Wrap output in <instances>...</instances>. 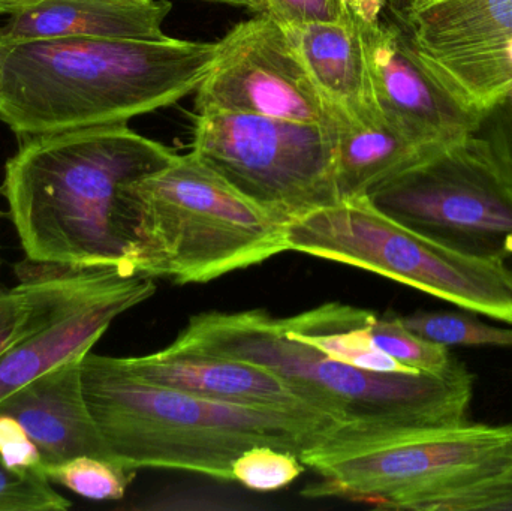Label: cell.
I'll return each mask as SVG.
<instances>
[{
    "instance_id": "44dd1931",
    "label": "cell",
    "mask_w": 512,
    "mask_h": 511,
    "mask_svg": "<svg viewBox=\"0 0 512 511\" xmlns=\"http://www.w3.org/2000/svg\"><path fill=\"white\" fill-rule=\"evenodd\" d=\"M466 312L417 311L402 321L411 332L447 348H512V326H492Z\"/></svg>"
},
{
    "instance_id": "d4e9b609",
    "label": "cell",
    "mask_w": 512,
    "mask_h": 511,
    "mask_svg": "<svg viewBox=\"0 0 512 511\" xmlns=\"http://www.w3.org/2000/svg\"><path fill=\"white\" fill-rule=\"evenodd\" d=\"M72 504L45 473L15 470L0 459V511H66Z\"/></svg>"
},
{
    "instance_id": "e0dca14e",
    "label": "cell",
    "mask_w": 512,
    "mask_h": 511,
    "mask_svg": "<svg viewBox=\"0 0 512 511\" xmlns=\"http://www.w3.org/2000/svg\"><path fill=\"white\" fill-rule=\"evenodd\" d=\"M286 29L313 83L334 110L357 120L381 114L370 90L363 38L348 5L337 20Z\"/></svg>"
},
{
    "instance_id": "d6a6232c",
    "label": "cell",
    "mask_w": 512,
    "mask_h": 511,
    "mask_svg": "<svg viewBox=\"0 0 512 511\" xmlns=\"http://www.w3.org/2000/svg\"><path fill=\"white\" fill-rule=\"evenodd\" d=\"M505 264H507L508 267H510V269L512 270V254L511 255H508L507 258H505Z\"/></svg>"
},
{
    "instance_id": "603a6c76",
    "label": "cell",
    "mask_w": 512,
    "mask_h": 511,
    "mask_svg": "<svg viewBox=\"0 0 512 511\" xmlns=\"http://www.w3.org/2000/svg\"><path fill=\"white\" fill-rule=\"evenodd\" d=\"M372 338L382 353L405 366L409 371L441 375L450 371L457 362L444 345L435 344L411 332L403 324L402 317L385 314L376 317Z\"/></svg>"
},
{
    "instance_id": "30bf717a",
    "label": "cell",
    "mask_w": 512,
    "mask_h": 511,
    "mask_svg": "<svg viewBox=\"0 0 512 511\" xmlns=\"http://www.w3.org/2000/svg\"><path fill=\"white\" fill-rule=\"evenodd\" d=\"M195 111L336 125L334 108L313 83L291 33L265 14L242 21L218 42Z\"/></svg>"
},
{
    "instance_id": "ffe728a7",
    "label": "cell",
    "mask_w": 512,
    "mask_h": 511,
    "mask_svg": "<svg viewBox=\"0 0 512 511\" xmlns=\"http://www.w3.org/2000/svg\"><path fill=\"white\" fill-rule=\"evenodd\" d=\"M18 285L0 288V356L47 317L53 291L51 263L26 258L15 266Z\"/></svg>"
},
{
    "instance_id": "4fadbf2b",
    "label": "cell",
    "mask_w": 512,
    "mask_h": 511,
    "mask_svg": "<svg viewBox=\"0 0 512 511\" xmlns=\"http://www.w3.org/2000/svg\"><path fill=\"white\" fill-rule=\"evenodd\" d=\"M357 20L373 102L381 116L426 149L466 140L478 117L433 78L385 0H346Z\"/></svg>"
},
{
    "instance_id": "83f0119b",
    "label": "cell",
    "mask_w": 512,
    "mask_h": 511,
    "mask_svg": "<svg viewBox=\"0 0 512 511\" xmlns=\"http://www.w3.org/2000/svg\"><path fill=\"white\" fill-rule=\"evenodd\" d=\"M346 0H259L258 14H265L285 27L342 17Z\"/></svg>"
},
{
    "instance_id": "ba28073f",
    "label": "cell",
    "mask_w": 512,
    "mask_h": 511,
    "mask_svg": "<svg viewBox=\"0 0 512 511\" xmlns=\"http://www.w3.org/2000/svg\"><path fill=\"white\" fill-rule=\"evenodd\" d=\"M191 152L285 224L339 201L336 125L201 113L195 116Z\"/></svg>"
},
{
    "instance_id": "52a82bcc",
    "label": "cell",
    "mask_w": 512,
    "mask_h": 511,
    "mask_svg": "<svg viewBox=\"0 0 512 511\" xmlns=\"http://www.w3.org/2000/svg\"><path fill=\"white\" fill-rule=\"evenodd\" d=\"M286 245L512 326V270L504 260L447 248L394 221L366 197L337 201L288 222Z\"/></svg>"
},
{
    "instance_id": "9c48e42d",
    "label": "cell",
    "mask_w": 512,
    "mask_h": 511,
    "mask_svg": "<svg viewBox=\"0 0 512 511\" xmlns=\"http://www.w3.org/2000/svg\"><path fill=\"white\" fill-rule=\"evenodd\" d=\"M366 198L454 251L487 260L512 254V188L472 134L394 174Z\"/></svg>"
},
{
    "instance_id": "d6986e66",
    "label": "cell",
    "mask_w": 512,
    "mask_h": 511,
    "mask_svg": "<svg viewBox=\"0 0 512 511\" xmlns=\"http://www.w3.org/2000/svg\"><path fill=\"white\" fill-rule=\"evenodd\" d=\"M378 315L342 303H325L289 318H279L289 338L304 342L331 359L372 372H414L382 353L372 338Z\"/></svg>"
},
{
    "instance_id": "2e32d148",
    "label": "cell",
    "mask_w": 512,
    "mask_h": 511,
    "mask_svg": "<svg viewBox=\"0 0 512 511\" xmlns=\"http://www.w3.org/2000/svg\"><path fill=\"white\" fill-rule=\"evenodd\" d=\"M171 3L155 0H45L12 15L0 41L53 38L164 39Z\"/></svg>"
},
{
    "instance_id": "277c9868",
    "label": "cell",
    "mask_w": 512,
    "mask_h": 511,
    "mask_svg": "<svg viewBox=\"0 0 512 511\" xmlns=\"http://www.w3.org/2000/svg\"><path fill=\"white\" fill-rule=\"evenodd\" d=\"M83 392L111 458L131 470L162 468L234 482L246 450L270 446L301 456L337 426L282 411L201 398L138 380L116 357L81 362Z\"/></svg>"
},
{
    "instance_id": "7a4b0ae2",
    "label": "cell",
    "mask_w": 512,
    "mask_h": 511,
    "mask_svg": "<svg viewBox=\"0 0 512 511\" xmlns=\"http://www.w3.org/2000/svg\"><path fill=\"white\" fill-rule=\"evenodd\" d=\"M0 122L21 138L120 125L200 87L218 42L53 38L0 41Z\"/></svg>"
},
{
    "instance_id": "ac0fdd59",
    "label": "cell",
    "mask_w": 512,
    "mask_h": 511,
    "mask_svg": "<svg viewBox=\"0 0 512 511\" xmlns=\"http://www.w3.org/2000/svg\"><path fill=\"white\" fill-rule=\"evenodd\" d=\"M334 114V177L339 201L367 197L394 174L436 152L406 137L381 114L364 120L352 119L339 110Z\"/></svg>"
},
{
    "instance_id": "5b68a950",
    "label": "cell",
    "mask_w": 512,
    "mask_h": 511,
    "mask_svg": "<svg viewBox=\"0 0 512 511\" xmlns=\"http://www.w3.org/2000/svg\"><path fill=\"white\" fill-rule=\"evenodd\" d=\"M300 459L319 476L304 497L429 511L439 498L512 468V423L391 431L337 426Z\"/></svg>"
},
{
    "instance_id": "3957f363",
    "label": "cell",
    "mask_w": 512,
    "mask_h": 511,
    "mask_svg": "<svg viewBox=\"0 0 512 511\" xmlns=\"http://www.w3.org/2000/svg\"><path fill=\"white\" fill-rule=\"evenodd\" d=\"M165 350L261 366L340 426L364 431L460 425L474 398V375L459 360L441 375L363 371L289 338L264 309L195 315Z\"/></svg>"
},
{
    "instance_id": "5bb4252c",
    "label": "cell",
    "mask_w": 512,
    "mask_h": 511,
    "mask_svg": "<svg viewBox=\"0 0 512 511\" xmlns=\"http://www.w3.org/2000/svg\"><path fill=\"white\" fill-rule=\"evenodd\" d=\"M116 362L132 377L156 386L225 404L282 411L313 422L339 425L313 408L282 378L242 360L162 350L149 356L116 357Z\"/></svg>"
},
{
    "instance_id": "cb8c5ba5",
    "label": "cell",
    "mask_w": 512,
    "mask_h": 511,
    "mask_svg": "<svg viewBox=\"0 0 512 511\" xmlns=\"http://www.w3.org/2000/svg\"><path fill=\"white\" fill-rule=\"evenodd\" d=\"M300 456L288 450L256 446L246 450L233 464L234 482L256 492L288 488L303 474Z\"/></svg>"
},
{
    "instance_id": "f546056e",
    "label": "cell",
    "mask_w": 512,
    "mask_h": 511,
    "mask_svg": "<svg viewBox=\"0 0 512 511\" xmlns=\"http://www.w3.org/2000/svg\"><path fill=\"white\" fill-rule=\"evenodd\" d=\"M45 0H0V15H17Z\"/></svg>"
},
{
    "instance_id": "f1b7e54d",
    "label": "cell",
    "mask_w": 512,
    "mask_h": 511,
    "mask_svg": "<svg viewBox=\"0 0 512 511\" xmlns=\"http://www.w3.org/2000/svg\"><path fill=\"white\" fill-rule=\"evenodd\" d=\"M0 459L15 470L45 473L36 444L17 419L3 413H0Z\"/></svg>"
},
{
    "instance_id": "4316f807",
    "label": "cell",
    "mask_w": 512,
    "mask_h": 511,
    "mask_svg": "<svg viewBox=\"0 0 512 511\" xmlns=\"http://www.w3.org/2000/svg\"><path fill=\"white\" fill-rule=\"evenodd\" d=\"M512 511V468L469 488L445 495L429 511Z\"/></svg>"
},
{
    "instance_id": "6da1fadb",
    "label": "cell",
    "mask_w": 512,
    "mask_h": 511,
    "mask_svg": "<svg viewBox=\"0 0 512 511\" xmlns=\"http://www.w3.org/2000/svg\"><path fill=\"white\" fill-rule=\"evenodd\" d=\"M177 156L128 123L24 138L0 194L26 258L137 273L135 183Z\"/></svg>"
},
{
    "instance_id": "4dcf8cb0",
    "label": "cell",
    "mask_w": 512,
    "mask_h": 511,
    "mask_svg": "<svg viewBox=\"0 0 512 511\" xmlns=\"http://www.w3.org/2000/svg\"><path fill=\"white\" fill-rule=\"evenodd\" d=\"M387 5L393 9L394 12H405L408 9L414 8L418 3L424 2V0H385Z\"/></svg>"
},
{
    "instance_id": "484cf974",
    "label": "cell",
    "mask_w": 512,
    "mask_h": 511,
    "mask_svg": "<svg viewBox=\"0 0 512 511\" xmlns=\"http://www.w3.org/2000/svg\"><path fill=\"white\" fill-rule=\"evenodd\" d=\"M472 137L512 188V87L478 114Z\"/></svg>"
},
{
    "instance_id": "836d02e7",
    "label": "cell",
    "mask_w": 512,
    "mask_h": 511,
    "mask_svg": "<svg viewBox=\"0 0 512 511\" xmlns=\"http://www.w3.org/2000/svg\"><path fill=\"white\" fill-rule=\"evenodd\" d=\"M0 83H2V56H0Z\"/></svg>"
},
{
    "instance_id": "7402d4cb",
    "label": "cell",
    "mask_w": 512,
    "mask_h": 511,
    "mask_svg": "<svg viewBox=\"0 0 512 511\" xmlns=\"http://www.w3.org/2000/svg\"><path fill=\"white\" fill-rule=\"evenodd\" d=\"M51 483L63 486L90 501H117L125 497L135 470L95 456H78L62 464L45 467Z\"/></svg>"
},
{
    "instance_id": "8fae6325",
    "label": "cell",
    "mask_w": 512,
    "mask_h": 511,
    "mask_svg": "<svg viewBox=\"0 0 512 511\" xmlns=\"http://www.w3.org/2000/svg\"><path fill=\"white\" fill-rule=\"evenodd\" d=\"M394 14L427 71L469 113L511 89L512 0H424Z\"/></svg>"
},
{
    "instance_id": "9a60e30c",
    "label": "cell",
    "mask_w": 512,
    "mask_h": 511,
    "mask_svg": "<svg viewBox=\"0 0 512 511\" xmlns=\"http://www.w3.org/2000/svg\"><path fill=\"white\" fill-rule=\"evenodd\" d=\"M83 359L66 360L0 401V413L20 422L38 447L44 467L78 456L114 461L84 396Z\"/></svg>"
},
{
    "instance_id": "7c38bea8",
    "label": "cell",
    "mask_w": 512,
    "mask_h": 511,
    "mask_svg": "<svg viewBox=\"0 0 512 511\" xmlns=\"http://www.w3.org/2000/svg\"><path fill=\"white\" fill-rule=\"evenodd\" d=\"M47 317L0 356V401L62 365L84 357L123 312L155 294L153 278L111 266L51 263Z\"/></svg>"
},
{
    "instance_id": "8992f818",
    "label": "cell",
    "mask_w": 512,
    "mask_h": 511,
    "mask_svg": "<svg viewBox=\"0 0 512 511\" xmlns=\"http://www.w3.org/2000/svg\"><path fill=\"white\" fill-rule=\"evenodd\" d=\"M134 192L140 275L206 284L288 251L285 222L192 152L135 183Z\"/></svg>"
},
{
    "instance_id": "1f68e13d",
    "label": "cell",
    "mask_w": 512,
    "mask_h": 511,
    "mask_svg": "<svg viewBox=\"0 0 512 511\" xmlns=\"http://www.w3.org/2000/svg\"><path fill=\"white\" fill-rule=\"evenodd\" d=\"M210 2L228 3V5L246 6L256 12L258 9L259 0H210Z\"/></svg>"
}]
</instances>
